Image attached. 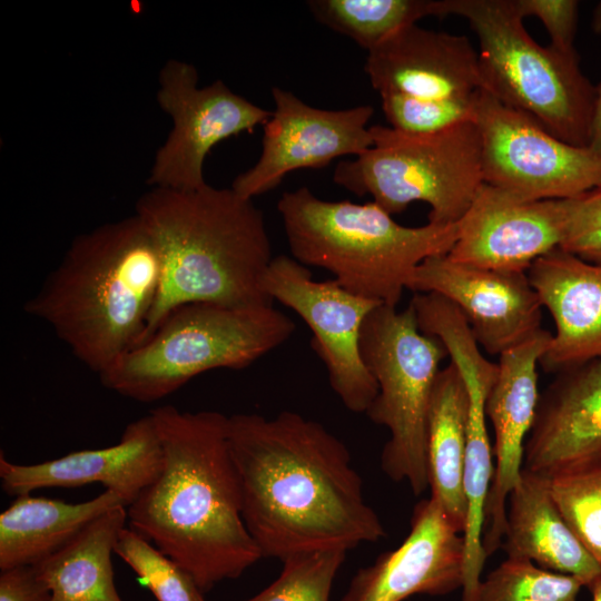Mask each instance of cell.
<instances>
[{"mask_svg":"<svg viewBox=\"0 0 601 601\" xmlns=\"http://www.w3.org/2000/svg\"><path fill=\"white\" fill-rule=\"evenodd\" d=\"M243 519L262 558L375 543L385 528L365 501L347 446L299 413L228 417Z\"/></svg>","mask_w":601,"mask_h":601,"instance_id":"cell-1","label":"cell"},{"mask_svg":"<svg viewBox=\"0 0 601 601\" xmlns=\"http://www.w3.org/2000/svg\"><path fill=\"white\" fill-rule=\"evenodd\" d=\"M161 449L155 481L127 506L129 528L170 558L201 593L262 559L243 519L228 417L217 411H150Z\"/></svg>","mask_w":601,"mask_h":601,"instance_id":"cell-2","label":"cell"},{"mask_svg":"<svg viewBox=\"0 0 601 601\" xmlns=\"http://www.w3.org/2000/svg\"><path fill=\"white\" fill-rule=\"evenodd\" d=\"M162 277L160 246L134 214L77 236L23 308L99 376L141 342Z\"/></svg>","mask_w":601,"mask_h":601,"instance_id":"cell-3","label":"cell"},{"mask_svg":"<svg viewBox=\"0 0 601 601\" xmlns=\"http://www.w3.org/2000/svg\"><path fill=\"white\" fill-rule=\"evenodd\" d=\"M135 214L164 259L160 293L140 343L186 304L273 305L263 278L274 256L264 214L252 199L208 184L196 190L154 187L137 200Z\"/></svg>","mask_w":601,"mask_h":601,"instance_id":"cell-4","label":"cell"},{"mask_svg":"<svg viewBox=\"0 0 601 601\" xmlns=\"http://www.w3.org/2000/svg\"><path fill=\"white\" fill-rule=\"evenodd\" d=\"M277 210L294 259L324 268L347 290L393 307L417 266L447 255L459 234L457 224L404 226L373 200H325L306 187L285 191Z\"/></svg>","mask_w":601,"mask_h":601,"instance_id":"cell-5","label":"cell"},{"mask_svg":"<svg viewBox=\"0 0 601 601\" xmlns=\"http://www.w3.org/2000/svg\"><path fill=\"white\" fill-rule=\"evenodd\" d=\"M294 331L295 323L273 305L186 304L171 311L99 378L119 395L151 403L201 373L252 365L284 344Z\"/></svg>","mask_w":601,"mask_h":601,"instance_id":"cell-6","label":"cell"},{"mask_svg":"<svg viewBox=\"0 0 601 601\" xmlns=\"http://www.w3.org/2000/svg\"><path fill=\"white\" fill-rule=\"evenodd\" d=\"M441 11L442 18L463 17L474 30L484 90L558 139L590 145L597 86L583 73L575 50L535 42L514 0H441Z\"/></svg>","mask_w":601,"mask_h":601,"instance_id":"cell-7","label":"cell"},{"mask_svg":"<svg viewBox=\"0 0 601 601\" xmlns=\"http://www.w3.org/2000/svg\"><path fill=\"white\" fill-rule=\"evenodd\" d=\"M374 145L334 169L336 185L370 195L390 215L412 203L428 204V223L457 224L484 184L482 139L474 120L444 130L412 135L370 127Z\"/></svg>","mask_w":601,"mask_h":601,"instance_id":"cell-8","label":"cell"},{"mask_svg":"<svg viewBox=\"0 0 601 601\" xmlns=\"http://www.w3.org/2000/svg\"><path fill=\"white\" fill-rule=\"evenodd\" d=\"M364 363L377 384L368 418L390 432L381 467L394 482H406L413 494L428 487L426 431L430 402L443 344L423 333L414 308L378 305L366 317L361 335Z\"/></svg>","mask_w":601,"mask_h":601,"instance_id":"cell-9","label":"cell"},{"mask_svg":"<svg viewBox=\"0 0 601 601\" xmlns=\"http://www.w3.org/2000/svg\"><path fill=\"white\" fill-rule=\"evenodd\" d=\"M474 121L485 184L526 199H568L601 187V156L566 144L482 89Z\"/></svg>","mask_w":601,"mask_h":601,"instance_id":"cell-10","label":"cell"},{"mask_svg":"<svg viewBox=\"0 0 601 601\" xmlns=\"http://www.w3.org/2000/svg\"><path fill=\"white\" fill-rule=\"evenodd\" d=\"M263 288L309 327L312 347L344 406L366 413L377 395V384L364 363L361 335L368 314L383 304L347 290L335 279L315 280L305 265L286 255L274 256Z\"/></svg>","mask_w":601,"mask_h":601,"instance_id":"cell-11","label":"cell"},{"mask_svg":"<svg viewBox=\"0 0 601 601\" xmlns=\"http://www.w3.org/2000/svg\"><path fill=\"white\" fill-rule=\"evenodd\" d=\"M159 85L157 101L174 126L156 152L147 180L152 187H204V162L213 147L242 132H253L272 116L221 80L198 88L197 70L185 61L168 60L160 70Z\"/></svg>","mask_w":601,"mask_h":601,"instance_id":"cell-12","label":"cell"},{"mask_svg":"<svg viewBox=\"0 0 601 601\" xmlns=\"http://www.w3.org/2000/svg\"><path fill=\"white\" fill-rule=\"evenodd\" d=\"M272 97L275 109L263 126L259 158L231 184L243 198L253 200L272 190L294 170L322 168L343 156L358 157L374 145L367 127L372 106L319 109L279 87L272 88Z\"/></svg>","mask_w":601,"mask_h":601,"instance_id":"cell-13","label":"cell"},{"mask_svg":"<svg viewBox=\"0 0 601 601\" xmlns=\"http://www.w3.org/2000/svg\"><path fill=\"white\" fill-rule=\"evenodd\" d=\"M407 289L434 293L466 318L479 345L500 356L542 329V303L528 272H504L456 263L447 255L425 259Z\"/></svg>","mask_w":601,"mask_h":601,"instance_id":"cell-14","label":"cell"},{"mask_svg":"<svg viewBox=\"0 0 601 601\" xmlns=\"http://www.w3.org/2000/svg\"><path fill=\"white\" fill-rule=\"evenodd\" d=\"M564 221V199H526L484 183L457 223L447 256L470 266L526 273L560 247Z\"/></svg>","mask_w":601,"mask_h":601,"instance_id":"cell-15","label":"cell"},{"mask_svg":"<svg viewBox=\"0 0 601 601\" xmlns=\"http://www.w3.org/2000/svg\"><path fill=\"white\" fill-rule=\"evenodd\" d=\"M463 564V533L430 496L414 506L410 532L401 545L361 568L341 601L447 595L462 588Z\"/></svg>","mask_w":601,"mask_h":601,"instance_id":"cell-16","label":"cell"},{"mask_svg":"<svg viewBox=\"0 0 601 601\" xmlns=\"http://www.w3.org/2000/svg\"><path fill=\"white\" fill-rule=\"evenodd\" d=\"M552 334L541 329L499 357V373L487 395L485 412L494 431L496 467L485 505L483 549L486 556L501 548L506 525V501L521 479L525 437L539 403L536 366Z\"/></svg>","mask_w":601,"mask_h":601,"instance_id":"cell-17","label":"cell"},{"mask_svg":"<svg viewBox=\"0 0 601 601\" xmlns=\"http://www.w3.org/2000/svg\"><path fill=\"white\" fill-rule=\"evenodd\" d=\"M601 465V358L556 373L539 397L523 469L552 479Z\"/></svg>","mask_w":601,"mask_h":601,"instance_id":"cell-18","label":"cell"},{"mask_svg":"<svg viewBox=\"0 0 601 601\" xmlns=\"http://www.w3.org/2000/svg\"><path fill=\"white\" fill-rule=\"evenodd\" d=\"M162 467V449L151 414L129 423L118 443L70 452L35 464H17L0 453L2 490L12 496L39 489H73L99 483L127 506L151 484Z\"/></svg>","mask_w":601,"mask_h":601,"instance_id":"cell-19","label":"cell"},{"mask_svg":"<svg viewBox=\"0 0 601 601\" xmlns=\"http://www.w3.org/2000/svg\"><path fill=\"white\" fill-rule=\"evenodd\" d=\"M364 71L378 95L469 99L484 88L479 53L467 37L416 23L367 51Z\"/></svg>","mask_w":601,"mask_h":601,"instance_id":"cell-20","label":"cell"},{"mask_svg":"<svg viewBox=\"0 0 601 601\" xmlns=\"http://www.w3.org/2000/svg\"><path fill=\"white\" fill-rule=\"evenodd\" d=\"M528 277L555 325L540 359L544 371L601 358V264L558 247L536 259Z\"/></svg>","mask_w":601,"mask_h":601,"instance_id":"cell-21","label":"cell"},{"mask_svg":"<svg viewBox=\"0 0 601 601\" xmlns=\"http://www.w3.org/2000/svg\"><path fill=\"white\" fill-rule=\"evenodd\" d=\"M501 548L508 558L572 575L589 588L601 578V564L581 543L559 510L550 479L522 469L509 495Z\"/></svg>","mask_w":601,"mask_h":601,"instance_id":"cell-22","label":"cell"},{"mask_svg":"<svg viewBox=\"0 0 601 601\" xmlns=\"http://www.w3.org/2000/svg\"><path fill=\"white\" fill-rule=\"evenodd\" d=\"M451 363L461 374L469 394V422L463 470L466 499L462 601H475L485 559L483 531L485 505L494 470L492 447L486 427L485 404L496 380L499 365L486 358L473 343L459 345Z\"/></svg>","mask_w":601,"mask_h":601,"instance_id":"cell-23","label":"cell"},{"mask_svg":"<svg viewBox=\"0 0 601 601\" xmlns=\"http://www.w3.org/2000/svg\"><path fill=\"white\" fill-rule=\"evenodd\" d=\"M127 506L114 491L80 503L21 494L0 513V570L37 565L71 542L91 521Z\"/></svg>","mask_w":601,"mask_h":601,"instance_id":"cell-24","label":"cell"},{"mask_svg":"<svg viewBox=\"0 0 601 601\" xmlns=\"http://www.w3.org/2000/svg\"><path fill=\"white\" fill-rule=\"evenodd\" d=\"M469 422V394L451 363L439 372L427 415L426 461L431 497L463 533L466 499L463 470Z\"/></svg>","mask_w":601,"mask_h":601,"instance_id":"cell-25","label":"cell"},{"mask_svg":"<svg viewBox=\"0 0 601 601\" xmlns=\"http://www.w3.org/2000/svg\"><path fill=\"white\" fill-rule=\"evenodd\" d=\"M126 523L127 506L114 508L36 565L50 590L49 601H124L116 589L111 555Z\"/></svg>","mask_w":601,"mask_h":601,"instance_id":"cell-26","label":"cell"},{"mask_svg":"<svg viewBox=\"0 0 601 601\" xmlns=\"http://www.w3.org/2000/svg\"><path fill=\"white\" fill-rule=\"evenodd\" d=\"M322 24L370 51L402 28L441 14V0H311Z\"/></svg>","mask_w":601,"mask_h":601,"instance_id":"cell-27","label":"cell"},{"mask_svg":"<svg viewBox=\"0 0 601 601\" xmlns=\"http://www.w3.org/2000/svg\"><path fill=\"white\" fill-rule=\"evenodd\" d=\"M579 579L506 558L481 581L475 601H577Z\"/></svg>","mask_w":601,"mask_h":601,"instance_id":"cell-28","label":"cell"},{"mask_svg":"<svg viewBox=\"0 0 601 601\" xmlns=\"http://www.w3.org/2000/svg\"><path fill=\"white\" fill-rule=\"evenodd\" d=\"M346 551L322 550L290 555L279 575L245 601H329Z\"/></svg>","mask_w":601,"mask_h":601,"instance_id":"cell-29","label":"cell"},{"mask_svg":"<svg viewBox=\"0 0 601 601\" xmlns=\"http://www.w3.org/2000/svg\"><path fill=\"white\" fill-rule=\"evenodd\" d=\"M114 552L136 572L158 601H195L199 590L188 574L132 529L125 526L119 532Z\"/></svg>","mask_w":601,"mask_h":601,"instance_id":"cell-30","label":"cell"},{"mask_svg":"<svg viewBox=\"0 0 601 601\" xmlns=\"http://www.w3.org/2000/svg\"><path fill=\"white\" fill-rule=\"evenodd\" d=\"M550 485L566 523L601 564V465L554 476Z\"/></svg>","mask_w":601,"mask_h":601,"instance_id":"cell-31","label":"cell"},{"mask_svg":"<svg viewBox=\"0 0 601 601\" xmlns=\"http://www.w3.org/2000/svg\"><path fill=\"white\" fill-rule=\"evenodd\" d=\"M479 93V92H477ZM422 99L402 93L380 95L391 128L412 135L434 134L474 120L475 99Z\"/></svg>","mask_w":601,"mask_h":601,"instance_id":"cell-32","label":"cell"},{"mask_svg":"<svg viewBox=\"0 0 601 601\" xmlns=\"http://www.w3.org/2000/svg\"><path fill=\"white\" fill-rule=\"evenodd\" d=\"M564 200L560 248L583 260L601 264V187Z\"/></svg>","mask_w":601,"mask_h":601,"instance_id":"cell-33","label":"cell"},{"mask_svg":"<svg viewBox=\"0 0 601 601\" xmlns=\"http://www.w3.org/2000/svg\"><path fill=\"white\" fill-rule=\"evenodd\" d=\"M519 13L534 16L546 29L554 49L563 52L575 50L573 41L578 26L579 2L575 0H514Z\"/></svg>","mask_w":601,"mask_h":601,"instance_id":"cell-34","label":"cell"},{"mask_svg":"<svg viewBox=\"0 0 601 601\" xmlns=\"http://www.w3.org/2000/svg\"><path fill=\"white\" fill-rule=\"evenodd\" d=\"M50 590L40 579L36 565L1 571L0 601H49Z\"/></svg>","mask_w":601,"mask_h":601,"instance_id":"cell-35","label":"cell"},{"mask_svg":"<svg viewBox=\"0 0 601 601\" xmlns=\"http://www.w3.org/2000/svg\"><path fill=\"white\" fill-rule=\"evenodd\" d=\"M589 147L601 156V82L597 86V98Z\"/></svg>","mask_w":601,"mask_h":601,"instance_id":"cell-36","label":"cell"},{"mask_svg":"<svg viewBox=\"0 0 601 601\" xmlns=\"http://www.w3.org/2000/svg\"><path fill=\"white\" fill-rule=\"evenodd\" d=\"M592 28L598 35H601V2L597 4L592 16Z\"/></svg>","mask_w":601,"mask_h":601,"instance_id":"cell-37","label":"cell"},{"mask_svg":"<svg viewBox=\"0 0 601 601\" xmlns=\"http://www.w3.org/2000/svg\"><path fill=\"white\" fill-rule=\"evenodd\" d=\"M592 594V601H601V578L588 588Z\"/></svg>","mask_w":601,"mask_h":601,"instance_id":"cell-38","label":"cell"},{"mask_svg":"<svg viewBox=\"0 0 601 601\" xmlns=\"http://www.w3.org/2000/svg\"><path fill=\"white\" fill-rule=\"evenodd\" d=\"M195 601H206L204 598V593H201L200 591H197L195 595Z\"/></svg>","mask_w":601,"mask_h":601,"instance_id":"cell-39","label":"cell"}]
</instances>
